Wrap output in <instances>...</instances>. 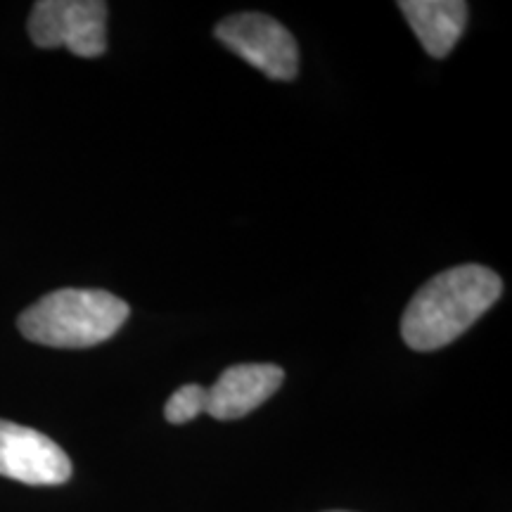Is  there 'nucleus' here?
Wrapping results in <instances>:
<instances>
[{
  "mask_svg": "<svg viewBox=\"0 0 512 512\" xmlns=\"http://www.w3.org/2000/svg\"><path fill=\"white\" fill-rule=\"evenodd\" d=\"M399 10L425 53L437 60L453 53L467 24V3L463 0H401Z\"/></svg>",
  "mask_w": 512,
  "mask_h": 512,
  "instance_id": "0eeeda50",
  "label": "nucleus"
},
{
  "mask_svg": "<svg viewBox=\"0 0 512 512\" xmlns=\"http://www.w3.org/2000/svg\"><path fill=\"white\" fill-rule=\"evenodd\" d=\"M0 475L29 486H57L72 477V460L46 434L0 420Z\"/></svg>",
  "mask_w": 512,
  "mask_h": 512,
  "instance_id": "39448f33",
  "label": "nucleus"
},
{
  "mask_svg": "<svg viewBox=\"0 0 512 512\" xmlns=\"http://www.w3.org/2000/svg\"><path fill=\"white\" fill-rule=\"evenodd\" d=\"M204 411H207V389L200 384H185L176 389L164 406V415L171 425H185Z\"/></svg>",
  "mask_w": 512,
  "mask_h": 512,
  "instance_id": "6e6552de",
  "label": "nucleus"
},
{
  "mask_svg": "<svg viewBox=\"0 0 512 512\" xmlns=\"http://www.w3.org/2000/svg\"><path fill=\"white\" fill-rule=\"evenodd\" d=\"M131 306L105 290H55L17 320L24 339L53 349L98 347L119 332Z\"/></svg>",
  "mask_w": 512,
  "mask_h": 512,
  "instance_id": "f03ea898",
  "label": "nucleus"
},
{
  "mask_svg": "<svg viewBox=\"0 0 512 512\" xmlns=\"http://www.w3.org/2000/svg\"><path fill=\"white\" fill-rule=\"evenodd\" d=\"M503 294L501 275L465 264L434 275L406 306L401 337L413 351H437L470 330Z\"/></svg>",
  "mask_w": 512,
  "mask_h": 512,
  "instance_id": "f257e3e1",
  "label": "nucleus"
},
{
  "mask_svg": "<svg viewBox=\"0 0 512 512\" xmlns=\"http://www.w3.org/2000/svg\"><path fill=\"white\" fill-rule=\"evenodd\" d=\"M285 380L283 368L271 363H242L223 370L211 389H207V411L216 420H238L256 411L278 392Z\"/></svg>",
  "mask_w": 512,
  "mask_h": 512,
  "instance_id": "423d86ee",
  "label": "nucleus"
},
{
  "mask_svg": "<svg viewBox=\"0 0 512 512\" xmlns=\"http://www.w3.org/2000/svg\"><path fill=\"white\" fill-rule=\"evenodd\" d=\"M38 48H67L79 57L107 50V3L100 0H41L29 17Z\"/></svg>",
  "mask_w": 512,
  "mask_h": 512,
  "instance_id": "20e7f679",
  "label": "nucleus"
},
{
  "mask_svg": "<svg viewBox=\"0 0 512 512\" xmlns=\"http://www.w3.org/2000/svg\"><path fill=\"white\" fill-rule=\"evenodd\" d=\"M214 36L230 53L242 57L273 81H292L299 74V48L290 29L261 12H238L216 24Z\"/></svg>",
  "mask_w": 512,
  "mask_h": 512,
  "instance_id": "7ed1b4c3",
  "label": "nucleus"
}]
</instances>
